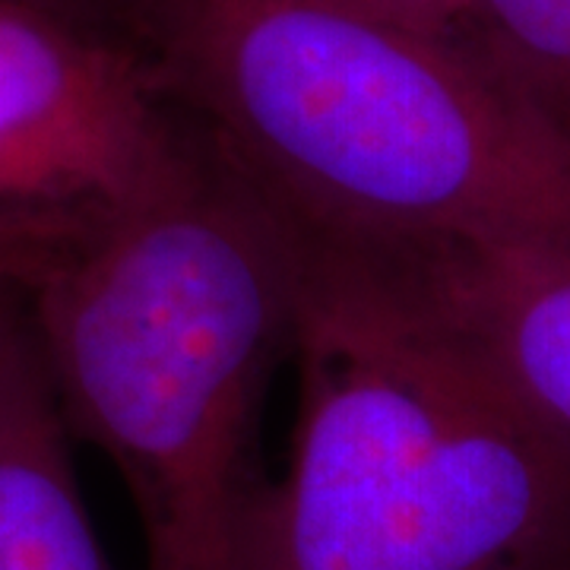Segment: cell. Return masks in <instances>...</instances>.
Segmentation results:
<instances>
[{
  "mask_svg": "<svg viewBox=\"0 0 570 570\" xmlns=\"http://www.w3.org/2000/svg\"><path fill=\"white\" fill-rule=\"evenodd\" d=\"M142 58L302 235L570 250V130L472 39L314 0H140Z\"/></svg>",
  "mask_w": 570,
  "mask_h": 570,
  "instance_id": "2",
  "label": "cell"
},
{
  "mask_svg": "<svg viewBox=\"0 0 570 570\" xmlns=\"http://www.w3.org/2000/svg\"><path fill=\"white\" fill-rule=\"evenodd\" d=\"M26 3H36L41 10H48V13H58L63 20H77V13H80L86 3H92V0H26Z\"/></svg>",
  "mask_w": 570,
  "mask_h": 570,
  "instance_id": "10",
  "label": "cell"
},
{
  "mask_svg": "<svg viewBox=\"0 0 570 570\" xmlns=\"http://www.w3.org/2000/svg\"><path fill=\"white\" fill-rule=\"evenodd\" d=\"M472 41L561 118L570 105V0H472Z\"/></svg>",
  "mask_w": 570,
  "mask_h": 570,
  "instance_id": "7",
  "label": "cell"
},
{
  "mask_svg": "<svg viewBox=\"0 0 570 570\" xmlns=\"http://www.w3.org/2000/svg\"><path fill=\"white\" fill-rule=\"evenodd\" d=\"M330 247L400 285L570 444V250L523 242Z\"/></svg>",
  "mask_w": 570,
  "mask_h": 570,
  "instance_id": "5",
  "label": "cell"
},
{
  "mask_svg": "<svg viewBox=\"0 0 570 570\" xmlns=\"http://www.w3.org/2000/svg\"><path fill=\"white\" fill-rule=\"evenodd\" d=\"M314 3L381 17L434 36L472 39V0H314Z\"/></svg>",
  "mask_w": 570,
  "mask_h": 570,
  "instance_id": "8",
  "label": "cell"
},
{
  "mask_svg": "<svg viewBox=\"0 0 570 570\" xmlns=\"http://www.w3.org/2000/svg\"><path fill=\"white\" fill-rule=\"evenodd\" d=\"M0 283L67 431L118 469L146 570H238L257 415L302 321L298 228L190 127L140 194L0 238Z\"/></svg>",
  "mask_w": 570,
  "mask_h": 570,
  "instance_id": "1",
  "label": "cell"
},
{
  "mask_svg": "<svg viewBox=\"0 0 570 570\" xmlns=\"http://www.w3.org/2000/svg\"><path fill=\"white\" fill-rule=\"evenodd\" d=\"M187 146L134 48L0 0V235L121 204Z\"/></svg>",
  "mask_w": 570,
  "mask_h": 570,
  "instance_id": "4",
  "label": "cell"
},
{
  "mask_svg": "<svg viewBox=\"0 0 570 570\" xmlns=\"http://www.w3.org/2000/svg\"><path fill=\"white\" fill-rule=\"evenodd\" d=\"M45 365L0 400V570H115L82 504Z\"/></svg>",
  "mask_w": 570,
  "mask_h": 570,
  "instance_id": "6",
  "label": "cell"
},
{
  "mask_svg": "<svg viewBox=\"0 0 570 570\" xmlns=\"http://www.w3.org/2000/svg\"><path fill=\"white\" fill-rule=\"evenodd\" d=\"M39 362L41 355L29 317H26V307L7 285L0 283V400Z\"/></svg>",
  "mask_w": 570,
  "mask_h": 570,
  "instance_id": "9",
  "label": "cell"
},
{
  "mask_svg": "<svg viewBox=\"0 0 570 570\" xmlns=\"http://www.w3.org/2000/svg\"><path fill=\"white\" fill-rule=\"evenodd\" d=\"M558 121L564 124V127H568V130H570V105H568V111H564V115H561V118H558Z\"/></svg>",
  "mask_w": 570,
  "mask_h": 570,
  "instance_id": "11",
  "label": "cell"
},
{
  "mask_svg": "<svg viewBox=\"0 0 570 570\" xmlns=\"http://www.w3.org/2000/svg\"><path fill=\"white\" fill-rule=\"evenodd\" d=\"M302 242L292 460L238 570H570L568 441L384 273Z\"/></svg>",
  "mask_w": 570,
  "mask_h": 570,
  "instance_id": "3",
  "label": "cell"
}]
</instances>
